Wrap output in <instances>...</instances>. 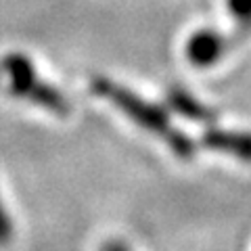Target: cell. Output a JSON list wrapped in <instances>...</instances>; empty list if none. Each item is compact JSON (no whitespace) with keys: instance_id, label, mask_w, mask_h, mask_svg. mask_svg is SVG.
Segmentation results:
<instances>
[{"instance_id":"cell-8","label":"cell","mask_w":251,"mask_h":251,"mask_svg":"<svg viewBox=\"0 0 251 251\" xmlns=\"http://www.w3.org/2000/svg\"><path fill=\"white\" fill-rule=\"evenodd\" d=\"M100 251H132V249H130L128 245H126L124 241H117V239H113V241H107Z\"/></svg>"},{"instance_id":"cell-4","label":"cell","mask_w":251,"mask_h":251,"mask_svg":"<svg viewBox=\"0 0 251 251\" xmlns=\"http://www.w3.org/2000/svg\"><path fill=\"white\" fill-rule=\"evenodd\" d=\"M201 145L209 149V151L226 153L237 157L241 161L251 163V132L211 128L201 136Z\"/></svg>"},{"instance_id":"cell-1","label":"cell","mask_w":251,"mask_h":251,"mask_svg":"<svg viewBox=\"0 0 251 251\" xmlns=\"http://www.w3.org/2000/svg\"><path fill=\"white\" fill-rule=\"evenodd\" d=\"M90 90L97 97L107 99L111 105H115L124 115H128L132 122L138 124L143 130L151 132L157 138H161L166 143L172 153L180 159H193L195 157V143L188 138L184 132H180L174 124L170 122V117L163 113L161 107L149 103L143 97H138L136 92L130 88L109 80L105 75H94L90 80Z\"/></svg>"},{"instance_id":"cell-5","label":"cell","mask_w":251,"mask_h":251,"mask_svg":"<svg viewBox=\"0 0 251 251\" xmlns=\"http://www.w3.org/2000/svg\"><path fill=\"white\" fill-rule=\"evenodd\" d=\"M166 100L172 111H176L178 115L186 117L191 122H197V124H214L218 120V115L214 113V109H209L193 97L191 92H186L184 88L180 86H172L166 94Z\"/></svg>"},{"instance_id":"cell-7","label":"cell","mask_w":251,"mask_h":251,"mask_svg":"<svg viewBox=\"0 0 251 251\" xmlns=\"http://www.w3.org/2000/svg\"><path fill=\"white\" fill-rule=\"evenodd\" d=\"M13 239V222H11V216L6 211L2 197H0V247L9 245Z\"/></svg>"},{"instance_id":"cell-3","label":"cell","mask_w":251,"mask_h":251,"mask_svg":"<svg viewBox=\"0 0 251 251\" xmlns=\"http://www.w3.org/2000/svg\"><path fill=\"white\" fill-rule=\"evenodd\" d=\"M234 46L232 38L220 34L216 29H199L188 38L186 42V57L193 65L209 67L220 61L226 52Z\"/></svg>"},{"instance_id":"cell-2","label":"cell","mask_w":251,"mask_h":251,"mask_svg":"<svg viewBox=\"0 0 251 251\" xmlns=\"http://www.w3.org/2000/svg\"><path fill=\"white\" fill-rule=\"evenodd\" d=\"M0 69L6 77V86L13 97H17L25 103L42 107L50 113L67 115L69 103L57 86L42 80L36 72V65L27 54L23 52H9L0 61Z\"/></svg>"},{"instance_id":"cell-6","label":"cell","mask_w":251,"mask_h":251,"mask_svg":"<svg viewBox=\"0 0 251 251\" xmlns=\"http://www.w3.org/2000/svg\"><path fill=\"white\" fill-rule=\"evenodd\" d=\"M228 11L232 15V19L237 21V44L243 42L251 34V0H226Z\"/></svg>"}]
</instances>
